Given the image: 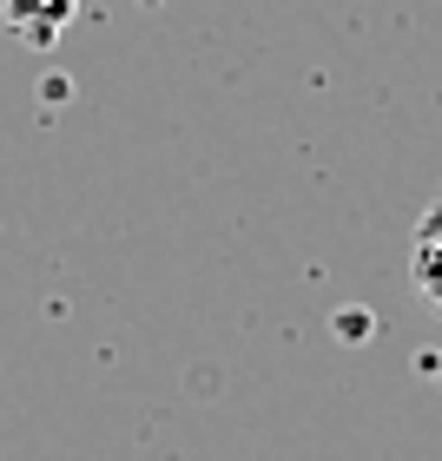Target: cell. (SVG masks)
I'll list each match as a JSON object with an SVG mask.
<instances>
[{"label":"cell","instance_id":"cell-1","mask_svg":"<svg viewBox=\"0 0 442 461\" xmlns=\"http://www.w3.org/2000/svg\"><path fill=\"white\" fill-rule=\"evenodd\" d=\"M73 14H79V0H0V20L33 47H53L73 27Z\"/></svg>","mask_w":442,"mask_h":461}]
</instances>
